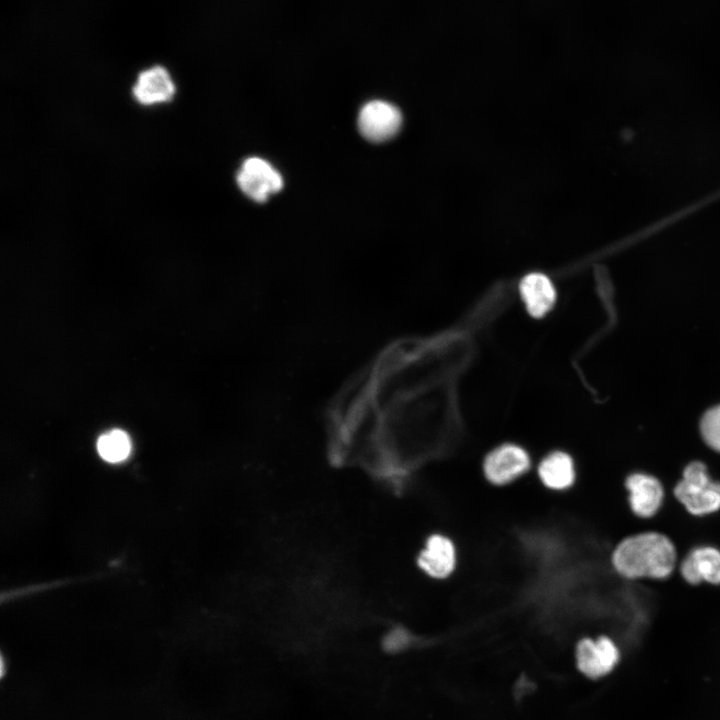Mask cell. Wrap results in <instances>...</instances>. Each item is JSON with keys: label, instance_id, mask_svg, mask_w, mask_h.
<instances>
[{"label": "cell", "instance_id": "cell-2", "mask_svg": "<svg viewBox=\"0 0 720 720\" xmlns=\"http://www.w3.org/2000/svg\"><path fill=\"white\" fill-rule=\"evenodd\" d=\"M673 492L678 502L693 516H705L720 510V482L711 479L703 462L687 464Z\"/></svg>", "mask_w": 720, "mask_h": 720}, {"label": "cell", "instance_id": "cell-4", "mask_svg": "<svg viewBox=\"0 0 720 720\" xmlns=\"http://www.w3.org/2000/svg\"><path fill=\"white\" fill-rule=\"evenodd\" d=\"M418 566L435 581L452 577L459 563V552L454 539L444 532H433L425 540L418 556Z\"/></svg>", "mask_w": 720, "mask_h": 720}, {"label": "cell", "instance_id": "cell-6", "mask_svg": "<svg viewBox=\"0 0 720 720\" xmlns=\"http://www.w3.org/2000/svg\"><path fill=\"white\" fill-rule=\"evenodd\" d=\"M402 123L400 110L383 100L366 103L360 110L358 128L361 135L371 142H383L395 136Z\"/></svg>", "mask_w": 720, "mask_h": 720}, {"label": "cell", "instance_id": "cell-13", "mask_svg": "<svg viewBox=\"0 0 720 720\" xmlns=\"http://www.w3.org/2000/svg\"><path fill=\"white\" fill-rule=\"evenodd\" d=\"M132 449L131 440L127 433L113 429L102 434L97 441L99 455L107 462H122L129 456Z\"/></svg>", "mask_w": 720, "mask_h": 720}, {"label": "cell", "instance_id": "cell-12", "mask_svg": "<svg viewBox=\"0 0 720 720\" xmlns=\"http://www.w3.org/2000/svg\"><path fill=\"white\" fill-rule=\"evenodd\" d=\"M520 294L529 314L541 318L548 313L556 300V291L550 279L542 273H530L520 283Z\"/></svg>", "mask_w": 720, "mask_h": 720}, {"label": "cell", "instance_id": "cell-3", "mask_svg": "<svg viewBox=\"0 0 720 720\" xmlns=\"http://www.w3.org/2000/svg\"><path fill=\"white\" fill-rule=\"evenodd\" d=\"M531 468V458L521 446L502 444L485 457L482 471L485 480L494 487H506L523 477Z\"/></svg>", "mask_w": 720, "mask_h": 720}, {"label": "cell", "instance_id": "cell-10", "mask_svg": "<svg viewBox=\"0 0 720 720\" xmlns=\"http://www.w3.org/2000/svg\"><path fill=\"white\" fill-rule=\"evenodd\" d=\"M682 578L691 585L702 582L720 584V550L713 546H699L691 550L680 563Z\"/></svg>", "mask_w": 720, "mask_h": 720}, {"label": "cell", "instance_id": "cell-14", "mask_svg": "<svg viewBox=\"0 0 720 720\" xmlns=\"http://www.w3.org/2000/svg\"><path fill=\"white\" fill-rule=\"evenodd\" d=\"M700 431L705 443L720 452V405L709 409L702 417Z\"/></svg>", "mask_w": 720, "mask_h": 720}, {"label": "cell", "instance_id": "cell-8", "mask_svg": "<svg viewBox=\"0 0 720 720\" xmlns=\"http://www.w3.org/2000/svg\"><path fill=\"white\" fill-rule=\"evenodd\" d=\"M631 511L639 518L655 516L663 505L664 488L655 476L636 472L625 480Z\"/></svg>", "mask_w": 720, "mask_h": 720}, {"label": "cell", "instance_id": "cell-11", "mask_svg": "<svg viewBox=\"0 0 720 720\" xmlns=\"http://www.w3.org/2000/svg\"><path fill=\"white\" fill-rule=\"evenodd\" d=\"M175 90L169 72L163 66L155 65L139 73L132 94L139 104L149 106L171 101Z\"/></svg>", "mask_w": 720, "mask_h": 720}, {"label": "cell", "instance_id": "cell-1", "mask_svg": "<svg viewBox=\"0 0 720 720\" xmlns=\"http://www.w3.org/2000/svg\"><path fill=\"white\" fill-rule=\"evenodd\" d=\"M618 575L628 580L669 577L677 564V550L663 533L646 531L622 539L611 554Z\"/></svg>", "mask_w": 720, "mask_h": 720}, {"label": "cell", "instance_id": "cell-9", "mask_svg": "<svg viewBox=\"0 0 720 720\" xmlns=\"http://www.w3.org/2000/svg\"><path fill=\"white\" fill-rule=\"evenodd\" d=\"M537 477L544 489L552 493L568 492L577 479L573 458L566 452H550L539 462Z\"/></svg>", "mask_w": 720, "mask_h": 720}, {"label": "cell", "instance_id": "cell-7", "mask_svg": "<svg viewBox=\"0 0 720 720\" xmlns=\"http://www.w3.org/2000/svg\"><path fill=\"white\" fill-rule=\"evenodd\" d=\"M236 179L240 189L257 202L266 201L270 194L283 187L280 173L269 162L258 157L246 159Z\"/></svg>", "mask_w": 720, "mask_h": 720}, {"label": "cell", "instance_id": "cell-15", "mask_svg": "<svg viewBox=\"0 0 720 720\" xmlns=\"http://www.w3.org/2000/svg\"><path fill=\"white\" fill-rule=\"evenodd\" d=\"M409 642L408 634L405 631L398 630L391 634L386 640V648L390 651H397L405 647Z\"/></svg>", "mask_w": 720, "mask_h": 720}, {"label": "cell", "instance_id": "cell-5", "mask_svg": "<svg viewBox=\"0 0 720 720\" xmlns=\"http://www.w3.org/2000/svg\"><path fill=\"white\" fill-rule=\"evenodd\" d=\"M620 651L608 636L584 637L576 645V664L589 678H600L609 674L618 664Z\"/></svg>", "mask_w": 720, "mask_h": 720}]
</instances>
